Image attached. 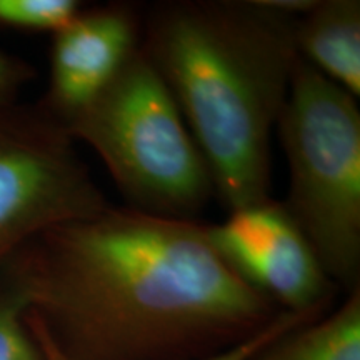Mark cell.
Instances as JSON below:
<instances>
[{
	"label": "cell",
	"mask_w": 360,
	"mask_h": 360,
	"mask_svg": "<svg viewBox=\"0 0 360 360\" xmlns=\"http://www.w3.org/2000/svg\"><path fill=\"white\" fill-rule=\"evenodd\" d=\"M0 269L70 360H200L282 312L195 219L105 205L58 224Z\"/></svg>",
	"instance_id": "cell-1"
},
{
	"label": "cell",
	"mask_w": 360,
	"mask_h": 360,
	"mask_svg": "<svg viewBox=\"0 0 360 360\" xmlns=\"http://www.w3.org/2000/svg\"><path fill=\"white\" fill-rule=\"evenodd\" d=\"M294 17L262 0H169L141 47L175 98L229 212L270 197L272 135L297 60Z\"/></svg>",
	"instance_id": "cell-2"
},
{
	"label": "cell",
	"mask_w": 360,
	"mask_h": 360,
	"mask_svg": "<svg viewBox=\"0 0 360 360\" xmlns=\"http://www.w3.org/2000/svg\"><path fill=\"white\" fill-rule=\"evenodd\" d=\"M64 129L96 152L127 207L193 219L215 197L204 157L142 47Z\"/></svg>",
	"instance_id": "cell-3"
},
{
	"label": "cell",
	"mask_w": 360,
	"mask_h": 360,
	"mask_svg": "<svg viewBox=\"0 0 360 360\" xmlns=\"http://www.w3.org/2000/svg\"><path fill=\"white\" fill-rule=\"evenodd\" d=\"M289 164L283 202L339 289L360 287V110L357 98L297 57L277 122Z\"/></svg>",
	"instance_id": "cell-4"
},
{
	"label": "cell",
	"mask_w": 360,
	"mask_h": 360,
	"mask_svg": "<svg viewBox=\"0 0 360 360\" xmlns=\"http://www.w3.org/2000/svg\"><path fill=\"white\" fill-rule=\"evenodd\" d=\"M105 205L74 139L39 103L0 109V265L42 232Z\"/></svg>",
	"instance_id": "cell-5"
},
{
	"label": "cell",
	"mask_w": 360,
	"mask_h": 360,
	"mask_svg": "<svg viewBox=\"0 0 360 360\" xmlns=\"http://www.w3.org/2000/svg\"><path fill=\"white\" fill-rule=\"evenodd\" d=\"M219 254L255 290L287 312L326 314L337 287L283 202L272 197L207 224Z\"/></svg>",
	"instance_id": "cell-6"
},
{
	"label": "cell",
	"mask_w": 360,
	"mask_h": 360,
	"mask_svg": "<svg viewBox=\"0 0 360 360\" xmlns=\"http://www.w3.org/2000/svg\"><path fill=\"white\" fill-rule=\"evenodd\" d=\"M49 89L39 105L64 127L141 49L142 22L130 4L82 8L52 34Z\"/></svg>",
	"instance_id": "cell-7"
},
{
	"label": "cell",
	"mask_w": 360,
	"mask_h": 360,
	"mask_svg": "<svg viewBox=\"0 0 360 360\" xmlns=\"http://www.w3.org/2000/svg\"><path fill=\"white\" fill-rule=\"evenodd\" d=\"M297 56L319 74L360 97V2L317 0L294 25Z\"/></svg>",
	"instance_id": "cell-8"
},
{
	"label": "cell",
	"mask_w": 360,
	"mask_h": 360,
	"mask_svg": "<svg viewBox=\"0 0 360 360\" xmlns=\"http://www.w3.org/2000/svg\"><path fill=\"white\" fill-rule=\"evenodd\" d=\"M250 360H360V287L340 307L283 332Z\"/></svg>",
	"instance_id": "cell-9"
},
{
	"label": "cell",
	"mask_w": 360,
	"mask_h": 360,
	"mask_svg": "<svg viewBox=\"0 0 360 360\" xmlns=\"http://www.w3.org/2000/svg\"><path fill=\"white\" fill-rule=\"evenodd\" d=\"M0 360H45L27 322L19 287L0 269Z\"/></svg>",
	"instance_id": "cell-10"
},
{
	"label": "cell",
	"mask_w": 360,
	"mask_h": 360,
	"mask_svg": "<svg viewBox=\"0 0 360 360\" xmlns=\"http://www.w3.org/2000/svg\"><path fill=\"white\" fill-rule=\"evenodd\" d=\"M321 315L323 314L287 312V310H282V312L278 314L267 327L262 328V330L257 332L255 335H252L250 339L240 342V344L233 345V347L224 350V352L210 355V357H205L200 360H250L260 349L265 347L269 342L277 339L278 335H282L283 332L290 330V328L294 327L302 326L305 322L314 321V319L321 317ZM27 322H29V327L30 330H32L35 340L39 342L40 349H42L45 360H70L69 357H65L60 350H58L57 345L53 344L51 337H49L47 332H45V328L42 323H40L39 319L35 317L34 314H30L29 310H27Z\"/></svg>",
	"instance_id": "cell-11"
},
{
	"label": "cell",
	"mask_w": 360,
	"mask_h": 360,
	"mask_svg": "<svg viewBox=\"0 0 360 360\" xmlns=\"http://www.w3.org/2000/svg\"><path fill=\"white\" fill-rule=\"evenodd\" d=\"M82 8L77 0H0V27L56 34Z\"/></svg>",
	"instance_id": "cell-12"
},
{
	"label": "cell",
	"mask_w": 360,
	"mask_h": 360,
	"mask_svg": "<svg viewBox=\"0 0 360 360\" xmlns=\"http://www.w3.org/2000/svg\"><path fill=\"white\" fill-rule=\"evenodd\" d=\"M37 72L24 58L0 51V109L19 103L20 92Z\"/></svg>",
	"instance_id": "cell-13"
}]
</instances>
